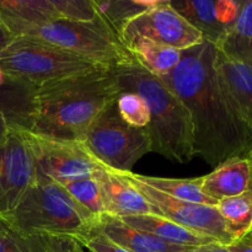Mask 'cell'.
Returning a JSON list of instances; mask_svg holds the SVG:
<instances>
[{
  "mask_svg": "<svg viewBox=\"0 0 252 252\" xmlns=\"http://www.w3.org/2000/svg\"><path fill=\"white\" fill-rule=\"evenodd\" d=\"M211 42L182 51L180 63L159 76L182 101L191 117L194 157L217 167L252 148V127L229 95L217 68Z\"/></svg>",
  "mask_w": 252,
  "mask_h": 252,
  "instance_id": "1",
  "label": "cell"
},
{
  "mask_svg": "<svg viewBox=\"0 0 252 252\" xmlns=\"http://www.w3.org/2000/svg\"><path fill=\"white\" fill-rule=\"evenodd\" d=\"M111 69H96L38 86L30 132L81 143L94 120L120 95Z\"/></svg>",
  "mask_w": 252,
  "mask_h": 252,
  "instance_id": "2",
  "label": "cell"
},
{
  "mask_svg": "<svg viewBox=\"0 0 252 252\" xmlns=\"http://www.w3.org/2000/svg\"><path fill=\"white\" fill-rule=\"evenodd\" d=\"M111 70L120 91L137 94L147 106L152 152L174 162L191 161L194 158L192 123L182 101L159 76L134 61L113 66Z\"/></svg>",
  "mask_w": 252,
  "mask_h": 252,
  "instance_id": "3",
  "label": "cell"
},
{
  "mask_svg": "<svg viewBox=\"0 0 252 252\" xmlns=\"http://www.w3.org/2000/svg\"><path fill=\"white\" fill-rule=\"evenodd\" d=\"M0 221L20 238L57 236L79 244L97 224L62 185L38 174L16 208Z\"/></svg>",
  "mask_w": 252,
  "mask_h": 252,
  "instance_id": "4",
  "label": "cell"
},
{
  "mask_svg": "<svg viewBox=\"0 0 252 252\" xmlns=\"http://www.w3.org/2000/svg\"><path fill=\"white\" fill-rule=\"evenodd\" d=\"M31 37L102 68L133 62L115 32L98 17L91 22L51 20L22 27L16 37Z\"/></svg>",
  "mask_w": 252,
  "mask_h": 252,
  "instance_id": "5",
  "label": "cell"
},
{
  "mask_svg": "<svg viewBox=\"0 0 252 252\" xmlns=\"http://www.w3.org/2000/svg\"><path fill=\"white\" fill-rule=\"evenodd\" d=\"M101 68L102 66L31 37H14L0 52V70L2 73L37 88L49 81Z\"/></svg>",
  "mask_w": 252,
  "mask_h": 252,
  "instance_id": "6",
  "label": "cell"
},
{
  "mask_svg": "<svg viewBox=\"0 0 252 252\" xmlns=\"http://www.w3.org/2000/svg\"><path fill=\"white\" fill-rule=\"evenodd\" d=\"M116 100L94 120L81 144L108 169L130 172L140 158L152 152V142L147 128L133 127L121 118Z\"/></svg>",
  "mask_w": 252,
  "mask_h": 252,
  "instance_id": "7",
  "label": "cell"
},
{
  "mask_svg": "<svg viewBox=\"0 0 252 252\" xmlns=\"http://www.w3.org/2000/svg\"><path fill=\"white\" fill-rule=\"evenodd\" d=\"M120 174L144 196L152 206L154 214L170 219L189 230L213 239L214 241L225 246H229L235 241L217 206L192 203L174 198L145 185L144 182L138 180L134 172Z\"/></svg>",
  "mask_w": 252,
  "mask_h": 252,
  "instance_id": "8",
  "label": "cell"
},
{
  "mask_svg": "<svg viewBox=\"0 0 252 252\" xmlns=\"http://www.w3.org/2000/svg\"><path fill=\"white\" fill-rule=\"evenodd\" d=\"M37 174L59 185L95 176L98 161L80 142L56 139L24 129Z\"/></svg>",
  "mask_w": 252,
  "mask_h": 252,
  "instance_id": "9",
  "label": "cell"
},
{
  "mask_svg": "<svg viewBox=\"0 0 252 252\" xmlns=\"http://www.w3.org/2000/svg\"><path fill=\"white\" fill-rule=\"evenodd\" d=\"M134 38L149 39L181 52L203 42L198 30L172 9L170 0H160L157 6L133 17L125 25L120 33L123 46Z\"/></svg>",
  "mask_w": 252,
  "mask_h": 252,
  "instance_id": "10",
  "label": "cell"
},
{
  "mask_svg": "<svg viewBox=\"0 0 252 252\" xmlns=\"http://www.w3.org/2000/svg\"><path fill=\"white\" fill-rule=\"evenodd\" d=\"M36 179V165L24 129L10 127L0 140V219L16 208Z\"/></svg>",
  "mask_w": 252,
  "mask_h": 252,
  "instance_id": "11",
  "label": "cell"
},
{
  "mask_svg": "<svg viewBox=\"0 0 252 252\" xmlns=\"http://www.w3.org/2000/svg\"><path fill=\"white\" fill-rule=\"evenodd\" d=\"M243 2L239 0H182L170 1V5L198 30L203 41L217 46L235 24Z\"/></svg>",
  "mask_w": 252,
  "mask_h": 252,
  "instance_id": "12",
  "label": "cell"
},
{
  "mask_svg": "<svg viewBox=\"0 0 252 252\" xmlns=\"http://www.w3.org/2000/svg\"><path fill=\"white\" fill-rule=\"evenodd\" d=\"M100 185L106 214L115 218L154 214L149 202L120 172L98 162L95 174Z\"/></svg>",
  "mask_w": 252,
  "mask_h": 252,
  "instance_id": "13",
  "label": "cell"
},
{
  "mask_svg": "<svg viewBox=\"0 0 252 252\" xmlns=\"http://www.w3.org/2000/svg\"><path fill=\"white\" fill-rule=\"evenodd\" d=\"M251 184L252 165L248 155L226 160L202 176V191L217 202L249 191Z\"/></svg>",
  "mask_w": 252,
  "mask_h": 252,
  "instance_id": "14",
  "label": "cell"
},
{
  "mask_svg": "<svg viewBox=\"0 0 252 252\" xmlns=\"http://www.w3.org/2000/svg\"><path fill=\"white\" fill-rule=\"evenodd\" d=\"M37 86L0 70V113L11 127L30 130L34 117Z\"/></svg>",
  "mask_w": 252,
  "mask_h": 252,
  "instance_id": "15",
  "label": "cell"
},
{
  "mask_svg": "<svg viewBox=\"0 0 252 252\" xmlns=\"http://www.w3.org/2000/svg\"><path fill=\"white\" fill-rule=\"evenodd\" d=\"M95 230L132 252H191L194 249L167 244L147 231L132 228L107 214L100 218Z\"/></svg>",
  "mask_w": 252,
  "mask_h": 252,
  "instance_id": "16",
  "label": "cell"
},
{
  "mask_svg": "<svg viewBox=\"0 0 252 252\" xmlns=\"http://www.w3.org/2000/svg\"><path fill=\"white\" fill-rule=\"evenodd\" d=\"M127 225L139 230L147 231L152 235L157 236L160 240L167 244L185 248H198L206 244L213 243V239L197 234L189 230L187 228L179 225L170 219L164 218L158 214H142V216H133L121 218Z\"/></svg>",
  "mask_w": 252,
  "mask_h": 252,
  "instance_id": "17",
  "label": "cell"
},
{
  "mask_svg": "<svg viewBox=\"0 0 252 252\" xmlns=\"http://www.w3.org/2000/svg\"><path fill=\"white\" fill-rule=\"evenodd\" d=\"M217 68L234 103L252 127V65L228 58L218 51Z\"/></svg>",
  "mask_w": 252,
  "mask_h": 252,
  "instance_id": "18",
  "label": "cell"
},
{
  "mask_svg": "<svg viewBox=\"0 0 252 252\" xmlns=\"http://www.w3.org/2000/svg\"><path fill=\"white\" fill-rule=\"evenodd\" d=\"M56 19L52 0H0V25L14 37L22 27Z\"/></svg>",
  "mask_w": 252,
  "mask_h": 252,
  "instance_id": "19",
  "label": "cell"
},
{
  "mask_svg": "<svg viewBox=\"0 0 252 252\" xmlns=\"http://www.w3.org/2000/svg\"><path fill=\"white\" fill-rule=\"evenodd\" d=\"M134 62L157 76L169 74L181 61L182 52L145 38H134L125 44Z\"/></svg>",
  "mask_w": 252,
  "mask_h": 252,
  "instance_id": "20",
  "label": "cell"
},
{
  "mask_svg": "<svg viewBox=\"0 0 252 252\" xmlns=\"http://www.w3.org/2000/svg\"><path fill=\"white\" fill-rule=\"evenodd\" d=\"M216 47L228 58L252 65V0L243 2L235 24Z\"/></svg>",
  "mask_w": 252,
  "mask_h": 252,
  "instance_id": "21",
  "label": "cell"
},
{
  "mask_svg": "<svg viewBox=\"0 0 252 252\" xmlns=\"http://www.w3.org/2000/svg\"><path fill=\"white\" fill-rule=\"evenodd\" d=\"M135 175H137L138 180L144 182L145 185L167 194V196L174 197V198L192 202V203L208 204V206L218 204V202L209 198L202 191V176L193 177V179H167V177Z\"/></svg>",
  "mask_w": 252,
  "mask_h": 252,
  "instance_id": "22",
  "label": "cell"
},
{
  "mask_svg": "<svg viewBox=\"0 0 252 252\" xmlns=\"http://www.w3.org/2000/svg\"><path fill=\"white\" fill-rule=\"evenodd\" d=\"M96 12L98 17L112 30L116 36L120 38V33L125 25L133 17L138 16L142 12L152 9L159 4L160 0L148 1V0H106V1H95Z\"/></svg>",
  "mask_w": 252,
  "mask_h": 252,
  "instance_id": "23",
  "label": "cell"
},
{
  "mask_svg": "<svg viewBox=\"0 0 252 252\" xmlns=\"http://www.w3.org/2000/svg\"><path fill=\"white\" fill-rule=\"evenodd\" d=\"M228 230L235 240L252 231V189L235 197L220 199L217 204Z\"/></svg>",
  "mask_w": 252,
  "mask_h": 252,
  "instance_id": "24",
  "label": "cell"
},
{
  "mask_svg": "<svg viewBox=\"0 0 252 252\" xmlns=\"http://www.w3.org/2000/svg\"><path fill=\"white\" fill-rule=\"evenodd\" d=\"M62 186L96 220L98 221L100 218L106 216L102 193H101L100 185L95 176L69 182V184L62 185Z\"/></svg>",
  "mask_w": 252,
  "mask_h": 252,
  "instance_id": "25",
  "label": "cell"
},
{
  "mask_svg": "<svg viewBox=\"0 0 252 252\" xmlns=\"http://www.w3.org/2000/svg\"><path fill=\"white\" fill-rule=\"evenodd\" d=\"M116 105L121 118L129 126L137 128H147L149 126V111L137 94L120 91Z\"/></svg>",
  "mask_w": 252,
  "mask_h": 252,
  "instance_id": "26",
  "label": "cell"
},
{
  "mask_svg": "<svg viewBox=\"0 0 252 252\" xmlns=\"http://www.w3.org/2000/svg\"><path fill=\"white\" fill-rule=\"evenodd\" d=\"M58 19L91 22L98 19L93 0H52Z\"/></svg>",
  "mask_w": 252,
  "mask_h": 252,
  "instance_id": "27",
  "label": "cell"
},
{
  "mask_svg": "<svg viewBox=\"0 0 252 252\" xmlns=\"http://www.w3.org/2000/svg\"><path fill=\"white\" fill-rule=\"evenodd\" d=\"M80 245L83 248L85 246L91 252H132L120 246L118 244L113 243L107 236L102 235V234L96 230H94L90 235L86 236L81 241Z\"/></svg>",
  "mask_w": 252,
  "mask_h": 252,
  "instance_id": "28",
  "label": "cell"
},
{
  "mask_svg": "<svg viewBox=\"0 0 252 252\" xmlns=\"http://www.w3.org/2000/svg\"><path fill=\"white\" fill-rule=\"evenodd\" d=\"M36 240L42 252H68L66 238L57 236H36L32 238Z\"/></svg>",
  "mask_w": 252,
  "mask_h": 252,
  "instance_id": "29",
  "label": "cell"
},
{
  "mask_svg": "<svg viewBox=\"0 0 252 252\" xmlns=\"http://www.w3.org/2000/svg\"><path fill=\"white\" fill-rule=\"evenodd\" d=\"M11 233V231H10ZM12 239H14L15 244V252H42L41 248L36 240L32 238H20V236L12 234Z\"/></svg>",
  "mask_w": 252,
  "mask_h": 252,
  "instance_id": "30",
  "label": "cell"
},
{
  "mask_svg": "<svg viewBox=\"0 0 252 252\" xmlns=\"http://www.w3.org/2000/svg\"><path fill=\"white\" fill-rule=\"evenodd\" d=\"M230 252H252V231L226 246Z\"/></svg>",
  "mask_w": 252,
  "mask_h": 252,
  "instance_id": "31",
  "label": "cell"
},
{
  "mask_svg": "<svg viewBox=\"0 0 252 252\" xmlns=\"http://www.w3.org/2000/svg\"><path fill=\"white\" fill-rule=\"evenodd\" d=\"M191 252H230L228 250L225 245L220 243H217V241H213V243L206 244V245L198 246V248H194Z\"/></svg>",
  "mask_w": 252,
  "mask_h": 252,
  "instance_id": "32",
  "label": "cell"
},
{
  "mask_svg": "<svg viewBox=\"0 0 252 252\" xmlns=\"http://www.w3.org/2000/svg\"><path fill=\"white\" fill-rule=\"evenodd\" d=\"M0 252H15L14 239L10 231L0 235Z\"/></svg>",
  "mask_w": 252,
  "mask_h": 252,
  "instance_id": "33",
  "label": "cell"
},
{
  "mask_svg": "<svg viewBox=\"0 0 252 252\" xmlns=\"http://www.w3.org/2000/svg\"><path fill=\"white\" fill-rule=\"evenodd\" d=\"M12 38H14V36H11V34H10L9 32L1 26V25H0V52H1L2 49H4L10 42H11Z\"/></svg>",
  "mask_w": 252,
  "mask_h": 252,
  "instance_id": "34",
  "label": "cell"
},
{
  "mask_svg": "<svg viewBox=\"0 0 252 252\" xmlns=\"http://www.w3.org/2000/svg\"><path fill=\"white\" fill-rule=\"evenodd\" d=\"M10 127H11V126H10V123L7 122L6 117H5L2 113H0V140H1L7 133H9Z\"/></svg>",
  "mask_w": 252,
  "mask_h": 252,
  "instance_id": "35",
  "label": "cell"
},
{
  "mask_svg": "<svg viewBox=\"0 0 252 252\" xmlns=\"http://www.w3.org/2000/svg\"><path fill=\"white\" fill-rule=\"evenodd\" d=\"M66 248H68V252H85L83 246L74 239L66 238Z\"/></svg>",
  "mask_w": 252,
  "mask_h": 252,
  "instance_id": "36",
  "label": "cell"
},
{
  "mask_svg": "<svg viewBox=\"0 0 252 252\" xmlns=\"http://www.w3.org/2000/svg\"><path fill=\"white\" fill-rule=\"evenodd\" d=\"M7 231H9V229H7L6 226L0 221V235H4V234H6Z\"/></svg>",
  "mask_w": 252,
  "mask_h": 252,
  "instance_id": "37",
  "label": "cell"
},
{
  "mask_svg": "<svg viewBox=\"0 0 252 252\" xmlns=\"http://www.w3.org/2000/svg\"><path fill=\"white\" fill-rule=\"evenodd\" d=\"M248 157H249V159H250V161H251V165H252V148L250 149V152L248 153ZM252 189V184H251V189Z\"/></svg>",
  "mask_w": 252,
  "mask_h": 252,
  "instance_id": "38",
  "label": "cell"
}]
</instances>
